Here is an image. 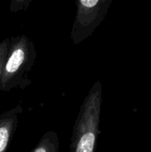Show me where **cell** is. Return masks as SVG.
<instances>
[{
	"label": "cell",
	"instance_id": "obj_1",
	"mask_svg": "<svg viewBox=\"0 0 151 152\" xmlns=\"http://www.w3.org/2000/svg\"><path fill=\"white\" fill-rule=\"evenodd\" d=\"M36 60L34 43L25 35L10 37L7 58L0 77V91L25 89L31 84L28 77Z\"/></svg>",
	"mask_w": 151,
	"mask_h": 152
},
{
	"label": "cell",
	"instance_id": "obj_2",
	"mask_svg": "<svg viewBox=\"0 0 151 152\" xmlns=\"http://www.w3.org/2000/svg\"><path fill=\"white\" fill-rule=\"evenodd\" d=\"M101 86L97 82L89 91L76 118L69 152H94L99 134Z\"/></svg>",
	"mask_w": 151,
	"mask_h": 152
},
{
	"label": "cell",
	"instance_id": "obj_3",
	"mask_svg": "<svg viewBox=\"0 0 151 152\" xmlns=\"http://www.w3.org/2000/svg\"><path fill=\"white\" fill-rule=\"evenodd\" d=\"M77 12L71 28L70 38L73 45H78L87 38L98 24L101 1L77 0Z\"/></svg>",
	"mask_w": 151,
	"mask_h": 152
},
{
	"label": "cell",
	"instance_id": "obj_4",
	"mask_svg": "<svg viewBox=\"0 0 151 152\" xmlns=\"http://www.w3.org/2000/svg\"><path fill=\"white\" fill-rule=\"evenodd\" d=\"M21 113L22 107L18 104L0 115V152L7 151L17 130L19 115Z\"/></svg>",
	"mask_w": 151,
	"mask_h": 152
},
{
	"label": "cell",
	"instance_id": "obj_5",
	"mask_svg": "<svg viewBox=\"0 0 151 152\" xmlns=\"http://www.w3.org/2000/svg\"><path fill=\"white\" fill-rule=\"evenodd\" d=\"M60 142L55 131H48L43 134L36 146L30 152H60Z\"/></svg>",
	"mask_w": 151,
	"mask_h": 152
},
{
	"label": "cell",
	"instance_id": "obj_6",
	"mask_svg": "<svg viewBox=\"0 0 151 152\" xmlns=\"http://www.w3.org/2000/svg\"><path fill=\"white\" fill-rule=\"evenodd\" d=\"M10 44V38L6 37L2 42H0V77L3 72V69L7 58L8 54V48Z\"/></svg>",
	"mask_w": 151,
	"mask_h": 152
}]
</instances>
